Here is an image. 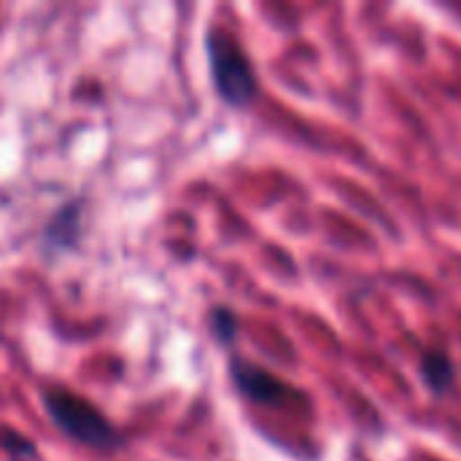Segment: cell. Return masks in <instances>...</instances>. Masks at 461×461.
I'll list each match as a JSON object with an SVG mask.
<instances>
[{
    "mask_svg": "<svg viewBox=\"0 0 461 461\" xmlns=\"http://www.w3.org/2000/svg\"><path fill=\"white\" fill-rule=\"evenodd\" d=\"M43 413L54 424V429L76 446L97 451L103 456L116 454L127 446L124 432L89 400L73 394L70 389L54 386L41 394Z\"/></svg>",
    "mask_w": 461,
    "mask_h": 461,
    "instance_id": "obj_1",
    "label": "cell"
},
{
    "mask_svg": "<svg viewBox=\"0 0 461 461\" xmlns=\"http://www.w3.org/2000/svg\"><path fill=\"white\" fill-rule=\"evenodd\" d=\"M81 235H84V200L73 197V200H65L43 224L41 243L49 257H57L65 251H73L81 243Z\"/></svg>",
    "mask_w": 461,
    "mask_h": 461,
    "instance_id": "obj_4",
    "label": "cell"
},
{
    "mask_svg": "<svg viewBox=\"0 0 461 461\" xmlns=\"http://www.w3.org/2000/svg\"><path fill=\"white\" fill-rule=\"evenodd\" d=\"M0 451L8 461H41L38 446L11 427H0Z\"/></svg>",
    "mask_w": 461,
    "mask_h": 461,
    "instance_id": "obj_7",
    "label": "cell"
},
{
    "mask_svg": "<svg viewBox=\"0 0 461 461\" xmlns=\"http://www.w3.org/2000/svg\"><path fill=\"white\" fill-rule=\"evenodd\" d=\"M208 330H211V338L221 346V348H232L238 335H240V321H238V313L227 305H213L208 311Z\"/></svg>",
    "mask_w": 461,
    "mask_h": 461,
    "instance_id": "obj_6",
    "label": "cell"
},
{
    "mask_svg": "<svg viewBox=\"0 0 461 461\" xmlns=\"http://www.w3.org/2000/svg\"><path fill=\"white\" fill-rule=\"evenodd\" d=\"M230 381H232L235 392L254 405L286 408L292 402L305 400L294 386H289L286 381H281L270 370H265L249 359H240V357H230Z\"/></svg>",
    "mask_w": 461,
    "mask_h": 461,
    "instance_id": "obj_3",
    "label": "cell"
},
{
    "mask_svg": "<svg viewBox=\"0 0 461 461\" xmlns=\"http://www.w3.org/2000/svg\"><path fill=\"white\" fill-rule=\"evenodd\" d=\"M203 46L213 92L219 95V100L238 111L254 105L259 97V78L238 38L230 35L224 27H208Z\"/></svg>",
    "mask_w": 461,
    "mask_h": 461,
    "instance_id": "obj_2",
    "label": "cell"
},
{
    "mask_svg": "<svg viewBox=\"0 0 461 461\" xmlns=\"http://www.w3.org/2000/svg\"><path fill=\"white\" fill-rule=\"evenodd\" d=\"M419 375L424 381V386L440 397V394H448L456 384V365L451 359V354L446 348H432L421 357V367H419Z\"/></svg>",
    "mask_w": 461,
    "mask_h": 461,
    "instance_id": "obj_5",
    "label": "cell"
}]
</instances>
